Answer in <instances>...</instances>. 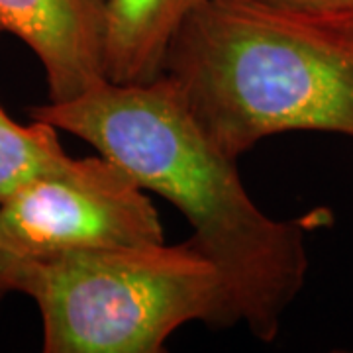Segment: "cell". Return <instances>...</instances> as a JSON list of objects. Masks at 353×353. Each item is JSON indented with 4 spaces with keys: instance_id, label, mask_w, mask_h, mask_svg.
Wrapping results in <instances>:
<instances>
[{
    "instance_id": "3",
    "label": "cell",
    "mask_w": 353,
    "mask_h": 353,
    "mask_svg": "<svg viewBox=\"0 0 353 353\" xmlns=\"http://www.w3.org/2000/svg\"><path fill=\"white\" fill-rule=\"evenodd\" d=\"M46 353H161L176 330H220L224 285L192 241L69 252L30 259Z\"/></svg>"
},
{
    "instance_id": "9",
    "label": "cell",
    "mask_w": 353,
    "mask_h": 353,
    "mask_svg": "<svg viewBox=\"0 0 353 353\" xmlns=\"http://www.w3.org/2000/svg\"><path fill=\"white\" fill-rule=\"evenodd\" d=\"M275 4L303 8V10H324V12H341L353 10V0H269Z\"/></svg>"
},
{
    "instance_id": "4",
    "label": "cell",
    "mask_w": 353,
    "mask_h": 353,
    "mask_svg": "<svg viewBox=\"0 0 353 353\" xmlns=\"http://www.w3.org/2000/svg\"><path fill=\"white\" fill-rule=\"evenodd\" d=\"M145 192L102 153L69 157L0 202V222L28 259L161 243L163 224Z\"/></svg>"
},
{
    "instance_id": "5",
    "label": "cell",
    "mask_w": 353,
    "mask_h": 353,
    "mask_svg": "<svg viewBox=\"0 0 353 353\" xmlns=\"http://www.w3.org/2000/svg\"><path fill=\"white\" fill-rule=\"evenodd\" d=\"M106 0H0V30L43 69L50 101L75 99L104 79Z\"/></svg>"
},
{
    "instance_id": "2",
    "label": "cell",
    "mask_w": 353,
    "mask_h": 353,
    "mask_svg": "<svg viewBox=\"0 0 353 353\" xmlns=\"http://www.w3.org/2000/svg\"><path fill=\"white\" fill-rule=\"evenodd\" d=\"M163 75L236 161L287 132L353 139V10L202 0L169 43Z\"/></svg>"
},
{
    "instance_id": "8",
    "label": "cell",
    "mask_w": 353,
    "mask_h": 353,
    "mask_svg": "<svg viewBox=\"0 0 353 353\" xmlns=\"http://www.w3.org/2000/svg\"><path fill=\"white\" fill-rule=\"evenodd\" d=\"M30 259L20 252L0 222V306L12 292H24Z\"/></svg>"
},
{
    "instance_id": "1",
    "label": "cell",
    "mask_w": 353,
    "mask_h": 353,
    "mask_svg": "<svg viewBox=\"0 0 353 353\" xmlns=\"http://www.w3.org/2000/svg\"><path fill=\"white\" fill-rule=\"evenodd\" d=\"M30 118L87 141L185 216L189 240L222 277L220 330L243 324L257 340L277 338L306 285V236L328 224L330 210L289 220L259 210L236 159L208 139L165 75L138 85L102 79L75 99L30 108Z\"/></svg>"
},
{
    "instance_id": "6",
    "label": "cell",
    "mask_w": 353,
    "mask_h": 353,
    "mask_svg": "<svg viewBox=\"0 0 353 353\" xmlns=\"http://www.w3.org/2000/svg\"><path fill=\"white\" fill-rule=\"evenodd\" d=\"M201 2L106 0L104 79L116 85H138L159 79L169 43Z\"/></svg>"
},
{
    "instance_id": "7",
    "label": "cell",
    "mask_w": 353,
    "mask_h": 353,
    "mask_svg": "<svg viewBox=\"0 0 353 353\" xmlns=\"http://www.w3.org/2000/svg\"><path fill=\"white\" fill-rule=\"evenodd\" d=\"M57 128L32 120L20 124L0 106V202L32 179L55 171L71 157L57 138Z\"/></svg>"
},
{
    "instance_id": "10",
    "label": "cell",
    "mask_w": 353,
    "mask_h": 353,
    "mask_svg": "<svg viewBox=\"0 0 353 353\" xmlns=\"http://www.w3.org/2000/svg\"><path fill=\"white\" fill-rule=\"evenodd\" d=\"M0 34H2V30H0Z\"/></svg>"
}]
</instances>
